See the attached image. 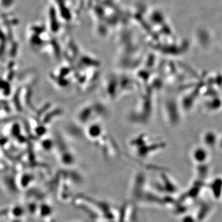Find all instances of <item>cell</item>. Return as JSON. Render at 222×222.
Wrapping results in <instances>:
<instances>
[{"instance_id":"6da1fadb","label":"cell","mask_w":222,"mask_h":222,"mask_svg":"<svg viewBox=\"0 0 222 222\" xmlns=\"http://www.w3.org/2000/svg\"><path fill=\"white\" fill-rule=\"evenodd\" d=\"M209 189L213 198L220 200L222 198V178L217 177L211 182Z\"/></svg>"},{"instance_id":"7a4b0ae2","label":"cell","mask_w":222,"mask_h":222,"mask_svg":"<svg viewBox=\"0 0 222 222\" xmlns=\"http://www.w3.org/2000/svg\"><path fill=\"white\" fill-rule=\"evenodd\" d=\"M193 156L198 164H204L208 158V154L205 148L198 147L194 150Z\"/></svg>"}]
</instances>
